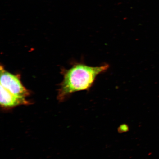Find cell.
<instances>
[{
  "instance_id": "3",
  "label": "cell",
  "mask_w": 159,
  "mask_h": 159,
  "mask_svg": "<svg viewBox=\"0 0 159 159\" xmlns=\"http://www.w3.org/2000/svg\"><path fill=\"white\" fill-rule=\"evenodd\" d=\"M1 105L5 109H9L21 105L31 104L26 98L16 96L1 85Z\"/></svg>"
},
{
  "instance_id": "2",
  "label": "cell",
  "mask_w": 159,
  "mask_h": 159,
  "mask_svg": "<svg viewBox=\"0 0 159 159\" xmlns=\"http://www.w3.org/2000/svg\"><path fill=\"white\" fill-rule=\"evenodd\" d=\"M1 85L18 97L26 98L30 95V91L23 86L19 77L6 71L2 66Z\"/></svg>"
},
{
  "instance_id": "1",
  "label": "cell",
  "mask_w": 159,
  "mask_h": 159,
  "mask_svg": "<svg viewBox=\"0 0 159 159\" xmlns=\"http://www.w3.org/2000/svg\"><path fill=\"white\" fill-rule=\"evenodd\" d=\"M109 66L105 64L93 67L79 63L68 70L59 89L58 98L62 101L71 93L89 90L94 85L97 76L108 70Z\"/></svg>"
}]
</instances>
